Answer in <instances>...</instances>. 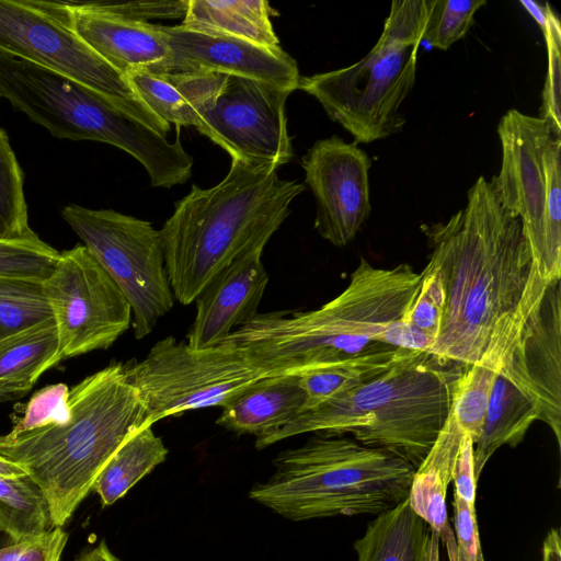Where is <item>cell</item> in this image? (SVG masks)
<instances>
[{"label": "cell", "mask_w": 561, "mask_h": 561, "mask_svg": "<svg viewBox=\"0 0 561 561\" xmlns=\"http://www.w3.org/2000/svg\"><path fill=\"white\" fill-rule=\"evenodd\" d=\"M442 311L443 302L438 282L424 268L421 272L419 293L402 317V321L425 334L434 345L439 331Z\"/></svg>", "instance_id": "35"}, {"label": "cell", "mask_w": 561, "mask_h": 561, "mask_svg": "<svg viewBox=\"0 0 561 561\" xmlns=\"http://www.w3.org/2000/svg\"><path fill=\"white\" fill-rule=\"evenodd\" d=\"M61 359L54 319L0 339V382L28 391Z\"/></svg>", "instance_id": "27"}, {"label": "cell", "mask_w": 561, "mask_h": 561, "mask_svg": "<svg viewBox=\"0 0 561 561\" xmlns=\"http://www.w3.org/2000/svg\"><path fill=\"white\" fill-rule=\"evenodd\" d=\"M51 318L44 280L0 276V339Z\"/></svg>", "instance_id": "30"}, {"label": "cell", "mask_w": 561, "mask_h": 561, "mask_svg": "<svg viewBox=\"0 0 561 561\" xmlns=\"http://www.w3.org/2000/svg\"><path fill=\"white\" fill-rule=\"evenodd\" d=\"M262 249L249 251L220 271L195 299L196 313L187 334L194 350L220 345L250 322L268 283Z\"/></svg>", "instance_id": "18"}, {"label": "cell", "mask_w": 561, "mask_h": 561, "mask_svg": "<svg viewBox=\"0 0 561 561\" xmlns=\"http://www.w3.org/2000/svg\"><path fill=\"white\" fill-rule=\"evenodd\" d=\"M69 390L65 383H57L37 391L10 433L18 434L61 421L68 412Z\"/></svg>", "instance_id": "36"}, {"label": "cell", "mask_w": 561, "mask_h": 561, "mask_svg": "<svg viewBox=\"0 0 561 561\" xmlns=\"http://www.w3.org/2000/svg\"><path fill=\"white\" fill-rule=\"evenodd\" d=\"M89 3L102 12L137 22H147L154 19H184L188 7V0Z\"/></svg>", "instance_id": "38"}, {"label": "cell", "mask_w": 561, "mask_h": 561, "mask_svg": "<svg viewBox=\"0 0 561 561\" xmlns=\"http://www.w3.org/2000/svg\"><path fill=\"white\" fill-rule=\"evenodd\" d=\"M443 311L430 352L462 369L495 341L519 334L548 284L535 271L522 225L502 204L493 179L479 176L467 204L446 222L424 227Z\"/></svg>", "instance_id": "1"}, {"label": "cell", "mask_w": 561, "mask_h": 561, "mask_svg": "<svg viewBox=\"0 0 561 561\" xmlns=\"http://www.w3.org/2000/svg\"><path fill=\"white\" fill-rule=\"evenodd\" d=\"M463 370L413 351L371 380L255 438V447L261 450L305 433H350L358 443L387 450L416 469L449 415L454 387Z\"/></svg>", "instance_id": "5"}, {"label": "cell", "mask_w": 561, "mask_h": 561, "mask_svg": "<svg viewBox=\"0 0 561 561\" xmlns=\"http://www.w3.org/2000/svg\"><path fill=\"white\" fill-rule=\"evenodd\" d=\"M23 173L5 131L0 128V240L30 238Z\"/></svg>", "instance_id": "31"}, {"label": "cell", "mask_w": 561, "mask_h": 561, "mask_svg": "<svg viewBox=\"0 0 561 561\" xmlns=\"http://www.w3.org/2000/svg\"><path fill=\"white\" fill-rule=\"evenodd\" d=\"M61 216L127 299L135 337L149 335L174 297L160 230L112 209L68 205Z\"/></svg>", "instance_id": "10"}, {"label": "cell", "mask_w": 561, "mask_h": 561, "mask_svg": "<svg viewBox=\"0 0 561 561\" xmlns=\"http://www.w3.org/2000/svg\"><path fill=\"white\" fill-rule=\"evenodd\" d=\"M463 435L449 412L434 445L415 469L408 496L412 510L444 542L449 561H457V545L447 518L446 494Z\"/></svg>", "instance_id": "21"}, {"label": "cell", "mask_w": 561, "mask_h": 561, "mask_svg": "<svg viewBox=\"0 0 561 561\" xmlns=\"http://www.w3.org/2000/svg\"><path fill=\"white\" fill-rule=\"evenodd\" d=\"M305 396L298 376L261 378L231 399L216 423L238 434L265 436L301 412Z\"/></svg>", "instance_id": "22"}, {"label": "cell", "mask_w": 561, "mask_h": 561, "mask_svg": "<svg viewBox=\"0 0 561 561\" xmlns=\"http://www.w3.org/2000/svg\"><path fill=\"white\" fill-rule=\"evenodd\" d=\"M454 523L457 561H484L479 539L476 511L454 492Z\"/></svg>", "instance_id": "39"}, {"label": "cell", "mask_w": 561, "mask_h": 561, "mask_svg": "<svg viewBox=\"0 0 561 561\" xmlns=\"http://www.w3.org/2000/svg\"><path fill=\"white\" fill-rule=\"evenodd\" d=\"M485 3V0H431L424 41L447 50L466 36L476 12Z\"/></svg>", "instance_id": "34"}, {"label": "cell", "mask_w": 561, "mask_h": 561, "mask_svg": "<svg viewBox=\"0 0 561 561\" xmlns=\"http://www.w3.org/2000/svg\"><path fill=\"white\" fill-rule=\"evenodd\" d=\"M503 206L517 217L533 265L547 283L561 279V131L549 122L507 111L499 122Z\"/></svg>", "instance_id": "9"}, {"label": "cell", "mask_w": 561, "mask_h": 561, "mask_svg": "<svg viewBox=\"0 0 561 561\" xmlns=\"http://www.w3.org/2000/svg\"><path fill=\"white\" fill-rule=\"evenodd\" d=\"M128 83L162 122L196 127L214 105L228 76L208 72H130Z\"/></svg>", "instance_id": "20"}, {"label": "cell", "mask_w": 561, "mask_h": 561, "mask_svg": "<svg viewBox=\"0 0 561 561\" xmlns=\"http://www.w3.org/2000/svg\"><path fill=\"white\" fill-rule=\"evenodd\" d=\"M76 561H119L102 541L96 547L83 552Z\"/></svg>", "instance_id": "42"}, {"label": "cell", "mask_w": 561, "mask_h": 561, "mask_svg": "<svg viewBox=\"0 0 561 561\" xmlns=\"http://www.w3.org/2000/svg\"><path fill=\"white\" fill-rule=\"evenodd\" d=\"M420 283L421 273L410 264L383 268L362 257L345 289L320 308L257 313L225 342L266 377L301 376L397 348L392 328L409 310Z\"/></svg>", "instance_id": "2"}, {"label": "cell", "mask_w": 561, "mask_h": 561, "mask_svg": "<svg viewBox=\"0 0 561 561\" xmlns=\"http://www.w3.org/2000/svg\"><path fill=\"white\" fill-rule=\"evenodd\" d=\"M293 91L254 79L228 76L214 105L195 127L252 168L278 169L294 156L285 104Z\"/></svg>", "instance_id": "14"}, {"label": "cell", "mask_w": 561, "mask_h": 561, "mask_svg": "<svg viewBox=\"0 0 561 561\" xmlns=\"http://www.w3.org/2000/svg\"><path fill=\"white\" fill-rule=\"evenodd\" d=\"M65 3L72 32L121 75L168 72L170 48L161 25L108 14L89 2Z\"/></svg>", "instance_id": "19"}, {"label": "cell", "mask_w": 561, "mask_h": 561, "mask_svg": "<svg viewBox=\"0 0 561 561\" xmlns=\"http://www.w3.org/2000/svg\"><path fill=\"white\" fill-rule=\"evenodd\" d=\"M68 540L62 527L0 548V561H60Z\"/></svg>", "instance_id": "37"}, {"label": "cell", "mask_w": 561, "mask_h": 561, "mask_svg": "<svg viewBox=\"0 0 561 561\" xmlns=\"http://www.w3.org/2000/svg\"><path fill=\"white\" fill-rule=\"evenodd\" d=\"M542 561H561L559 530L552 528L543 541Z\"/></svg>", "instance_id": "41"}, {"label": "cell", "mask_w": 561, "mask_h": 561, "mask_svg": "<svg viewBox=\"0 0 561 561\" xmlns=\"http://www.w3.org/2000/svg\"><path fill=\"white\" fill-rule=\"evenodd\" d=\"M168 448L161 437L145 426L130 435L98 476L94 491L103 506L123 497L131 486L163 462Z\"/></svg>", "instance_id": "28"}, {"label": "cell", "mask_w": 561, "mask_h": 561, "mask_svg": "<svg viewBox=\"0 0 561 561\" xmlns=\"http://www.w3.org/2000/svg\"><path fill=\"white\" fill-rule=\"evenodd\" d=\"M44 289L61 359L110 347L130 325V306L83 244L62 251Z\"/></svg>", "instance_id": "13"}, {"label": "cell", "mask_w": 561, "mask_h": 561, "mask_svg": "<svg viewBox=\"0 0 561 561\" xmlns=\"http://www.w3.org/2000/svg\"><path fill=\"white\" fill-rule=\"evenodd\" d=\"M535 403L561 447V285L553 280L501 368Z\"/></svg>", "instance_id": "16"}, {"label": "cell", "mask_w": 561, "mask_h": 561, "mask_svg": "<svg viewBox=\"0 0 561 561\" xmlns=\"http://www.w3.org/2000/svg\"><path fill=\"white\" fill-rule=\"evenodd\" d=\"M439 543L440 539L438 535L432 529L430 540L426 549L425 561H440L439 560Z\"/></svg>", "instance_id": "43"}, {"label": "cell", "mask_w": 561, "mask_h": 561, "mask_svg": "<svg viewBox=\"0 0 561 561\" xmlns=\"http://www.w3.org/2000/svg\"><path fill=\"white\" fill-rule=\"evenodd\" d=\"M26 391H24L22 388L0 382V401L3 400H10L15 397H20L24 394Z\"/></svg>", "instance_id": "44"}, {"label": "cell", "mask_w": 561, "mask_h": 561, "mask_svg": "<svg viewBox=\"0 0 561 561\" xmlns=\"http://www.w3.org/2000/svg\"><path fill=\"white\" fill-rule=\"evenodd\" d=\"M474 444L468 434L461 438L458 455L453 470L454 492L468 505L476 511V489L477 479L474 476L473 461Z\"/></svg>", "instance_id": "40"}, {"label": "cell", "mask_w": 561, "mask_h": 561, "mask_svg": "<svg viewBox=\"0 0 561 561\" xmlns=\"http://www.w3.org/2000/svg\"><path fill=\"white\" fill-rule=\"evenodd\" d=\"M125 367L144 403L149 426L185 411L222 408L266 377L228 342L194 350L173 336L158 341L144 359Z\"/></svg>", "instance_id": "11"}, {"label": "cell", "mask_w": 561, "mask_h": 561, "mask_svg": "<svg viewBox=\"0 0 561 561\" xmlns=\"http://www.w3.org/2000/svg\"><path fill=\"white\" fill-rule=\"evenodd\" d=\"M264 0H188L183 27L277 48L279 41Z\"/></svg>", "instance_id": "23"}, {"label": "cell", "mask_w": 561, "mask_h": 561, "mask_svg": "<svg viewBox=\"0 0 561 561\" xmlns=\"http://www.w3.org/2000/svg\"><path fill=\"white\" fill-rule=\"evenodd\" d=\"M520 3L540 26L547 46L548 69L542 90L540 118L561 131V24L559 16L549 5L530 0Z\"/></svg>", "instance_id": "32"}, {"label": "cell", "mask_w": 561, "mask_h": 561, "mask_svg": "<svg viewBox=\"0 0 561 561\" xmlns=\"http://www.w3.org/2000/svg\"><path fill=\"white\" fill-rule=\"evenodd\" d=\"M502 366L497 359L483 356L466 368L455 383L450 413L473 444L480 437L494 379Z\"/></svg>", "instance_id": "29"}, {"label": "cell", "mask_w": 561, "mask_h": 561, "mask_svg": "<svg viewBox=\"0 0 561 561\" xmlns=\"http://www.w3.org/2000/svg\"><path fill=\"white\" fill-rule=\"evenodd\" d=\"M277 169L231 160L215 186L192 185L160 230L165 268L174 298L195 301L207 284L242 254L264 249L304 191Z\"/></svg>", "instance_id": "4"}, {"label": "cell", "mask_w": 561, "mask_h": 561, "mask_svg": "<svg viewBox=\"0 0 561 561\" xmlns=\"http://www.w3.org/2000/svg\"><path fill=\"white\" fill-rule=\"evenodd\" d=\"M0 49L100 92L163 136L170 130L127 79L72 32L65 2L0 0Z\"/></svg>", "instance_id": "12"}, {"label": "cell", "mask_w": 561, "mask_h": 561, "mask_svg": "<svg viewBox=\"0 0 561 561\" xmlns=\"http://www.w3.org/2000/svg\"><path fill=\"white\" fill-rule=\"evenodd\" d=\"M273 465L249 496L294 522L389 511L408 499L415 472L387 450L319 433L280 451Z\"/></svg>", "instance_id": "6"}, {"label": "cell", "mask_w": 561, "mask_h": 561, "mask_svg": "<svg viewBox=\"0 0 561 561\" xmlns=\"http://www.w3.org/2000/svg\"><path fill=\"white\" fill-rule=\"evenodd\" d=\"M51 527L41 489L22 467L0 456V530L18 542Z\"/></svg>", "instance_id": "26"}, {"label": "cell", "mask_w": 561, "mask_h": 561, "mask_svg": "<svg viewBox=\"0 0 561 561\" xmlns=\"http://www.w3.org/2000/svg\"><path fill=\"white\" fill-rule=\"evenodd\" d=\"M431 0H394L375 46L357 62L300 77L298 89L313 96L356 144L402 129L399 108L413 89Z\"/></svg>", "instance_id": "8"}, {"label": "cell", "mask_w": 561, "mask_h": 561, "mask_svg": "<svg viewBox=\"0 0 561 561\" xmlns=\"http://www.w3.org/2000/svg\"><path fill=\"white\" fill-rule=\"evenodd\" d=\"M537 420L535 403L501 369L494 379L482 431L473 447L476 479L497 448L504 445L516 447Z\"/></svg>", "instance_id": "24"}, {"label": "cell", "mask_w": 561, "mask_h": 561, "mask_svg": "<svg viewBox=\"0 0 561 561\" xmlns=\"http://www.w3.org/2000/svg\"><path fill=\"white\" fill-rule=\"evenodd\" d=\"M59 254L37 234L0 240V276L45 280L51 274Z\"/></svg>", "instance_id": "33"}, {"label": "cell", "mask_w": 561, "mask_h": 561, "mask_svg": "<svg viewBox=\"0 0 561 561\" xmlns=\"http://www.w3.org/2000/svg\"><path fill=\"white\" fill-rule=\"evenodd\" d=\"M301 163L316 198L314 228L335 247L348 244L371 210L370 159L356 142L334 135L316 141Z\"/></svg>", "instance_id": "15"}, {"label": "cell", "mask_w": 561, "mask_h": 561, "mask_svg": "<svg viewBox=\"0 0 561 561\" xmlns=\"http://www.w3.org/2000/svg\"><path fill=\"white\" fill-rule=\"evenodd\" d=\"M149 426L144 403L122 363L85 377L69 390L59 422L0 436V456L22 467L43 492L53 527H62L111 457Z\"/></svg>", "instance_id": "3"}, {"label": "cell", "mask_w": 561, "mask_h": 561, "mask_svg": "<svg viewBox=\"0 0 561 561\" xmlns=\"http://www.w3.org/2000/svg\"><path fill=\"white\" fill-rule=\"evenodd\" d=\"M161 30L170 48L168 72L237 76L290 91L298 89L300 76L297 62L280 47H263L182 25H161Z\"/></svg>", "instance_id": "17"}, {"label": "cell", "mask_w": 561, "mask_h": 561, "mask_svg": "<svg viewBox=\"0 0 561 561\" xmlns=\"http://www.w3.org/2000/svg\"><path fill=\"white\" fill-rule=\"evenodd\" d=\"M0 96L53 136L106 142L146 169L151 185L171 188L192 174L193 158L174 142L81 82L0 49Z\"/></svg>", "instance_id": "7"}, {"label": "cell", "mask_w": 561, "mask_h": 561, "mask_svg": "<svg viewBox=\"0 0 561 561\" xmlns=\"http://www.w3.org/2000/svg\"><path fill=\"white\" fill-rule=\"evenodd\" d=\"M431 531L407 499L367 525L354 543L356 561H425Z\"/></svg>", "instance_id": "25"}]
</instances>
